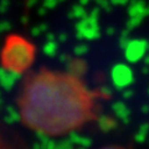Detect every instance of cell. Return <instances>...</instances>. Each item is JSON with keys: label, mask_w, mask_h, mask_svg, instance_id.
Returning <instances> with one entry per match:
<instances>
[{"label": "cell", "mask_w": 149, "mask_h": 149, "mask_svg": "<svg viewBox=\"0 0 149 149\" xmlns=\"http://www.w3.org/2000/svg\"><path fill=\"white\" fill-rule=\"evenodd\" d=\"M22 124L47 137H63L96 118L97 96L80 74L42 68L29 74L17 98Z\"/></svg>", "instance_id": "obj_1"}, {"label": "cell", "mask_w": 149, "mask_h": 149, "mask_svg": "<svg viewBox=\"0 0 149 149\" xmlns=\"http://www.w3.org/2000/svg\"><path fill=\"white\" fill-rule=\"evenodd\" d=\"M36 60V46L31 40L20 34L5 37L0 49V66L14 73H24L30 70Z\"/></svg>", "instance_id": "obj_2"}, {"label": "cell", "mask_w": 149, "mask_h": 149, "mask_svg": "<svg viewBox=\"0 0 149 149\" xmlns=\"http://www.w3.org/2000/svg\"><path fill=\"white\" fill-rule=\"evenodd\" d=\"M97 149H128V148L119 146V144H108V146H103V147H100Z\"/></svg>", "instance_id": "obj_3"}, {"label": "cell", "mask_w": 149, "mask_h": 149, "mask_svg": "<svg viewBox=\"0 0 149 149\" xmlns=\"http://www.w3.org/2000/svg\"><path fill=\"white\" fill-rule=\"evenodd\" d=\"M0 149H5V147H4V142L1 139V136H0Z\"/></svg>", "instance_id": "obj_4"}]
</instances>
